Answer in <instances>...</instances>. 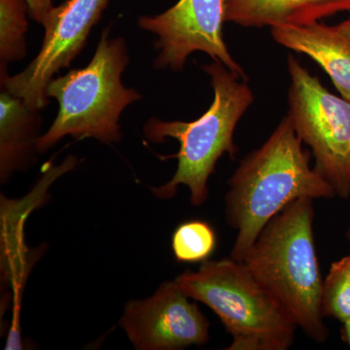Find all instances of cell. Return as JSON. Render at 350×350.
Masks as SVG:
<instances>
[{
	"label": "cell",
	"mask_w": 350,
	"mask_h": 350,
	"mask_svg": "<svg viewBox=\"0 0 350 350\" xmlns=\"http://www.w3.org/2000/svg\"><path fill=\"white\" fill-rule=\"evenodd\" d=\"M109 0H66L43 23L45 29L38 56L22 72L9 77L1 70V85L34 110L48 103L47 88L55 75L68 68L84 47L90 32Z\"/></svg>",
	"instance_id": "cell-7"
},
{
	"label": "cell",
	"mask_w": 350,
	"mask_h": 350,
	"mask_svg": "<svg viewBox=\"0 0 350 350\" xmlns=\"http://www.w3.org/2000/svg\"><path fill=\"white\" fill-rule=\"evenodd\" d=\"M41 119L38 110L4 90L0 94V179L29 167L38 152Z\"/></svg>",
	"instance_id": "cell-12"
},
{
	"label": "cell",
	"mask_w": 350,
	"mask_h": 350,
	"mask_svg": "<svg viewBox=\"0 0 350 350\" xmlns=\"http://www.w3.org/2000/svg\"><path fill=\"white\" fill-rule=\"evenodd\" d=\"M177 282L192 300L208 306L232 336L227 350H287L296 322L275 295L232 258L202 262Z\"/></svg>",
	"instance_id": "cell-5"
},
{
	"label": "cell",
	"mask_w": 350,
	"mask_h": 350,
	"mask_svg": "<svg viewBox=\"0 0 350 350\" xmlns=\"http://www.w3.org/2000/svg\"><path fill=\"white\" fill-rule=\"evenodd\" d=\"M217 244L215 232L208 223L188 221L177 227L172 239L177 262H204L213 255Z\"/></svg>",
	"instance_id": "cell-14"
},
{
	"label": "cell",
	"mask_w": 350,
	"mask_h": 350,
	"mask_svg": "<svg viewBox=\"0 0 350 350\" xmlns=\"http://www.w3.org/2000/svg\"><path fill=\"white\" fill-rule=\"evenodd\" d=\"M176 278L126 303L120 325L137 350H180L209 340V322Z\"/></svg>",
	"instance_id": "cell-9"
},
{
	"label": "cell",
	"mask_w": 350,
	"mask_h": 350,
	"mask_svg": "<svg viewBox=\"0 0 350 350\" xmlns=\"http://www.w3.org/2000/svg\"><path fill=\"white\" fill-rule=\"evenodd\" d=\"M128 64L125 41L110 39L108 27L87 66L54 78L48 85L47 96L56 98L59 112L49 130L39 137L38 153H45L68 135L76 139L96 138L107 144L119 142L122 112L142 98L122 83Z\"/></svg>",
	"instance_id": "cell-4"
},
{
	"label": "cell",
	"mask_w": 350,
	"mask_h": 350,
	"mask_svg": "<svg viewBox=\"0 0 350 350\" xmlns=\"http://www.w3.org/2000/svg\"><path fill=\"white\" fill-rule=\"evenodd\" d=\"M273 39L303 53L321 66L342 94L350 101V41L338 31L319 22L271 27Z\"/></svg>",
	"instance_id": "cell-10"
},
{
	"label": "cell",
	"mask_w": 350,
	"mask_h": 350,
	"mask_svg": "<svg viewBox=\"0 0 350 350\" xmlns=\"http://www.w3.org/2000/svg\"><path fill=\"white\" fill-rule=\"evenodd\" d=\"M25 0H0V59L1 69L25 56V34L29 29Z\"/></svg>",
	"instance_id": "cell-13"
},
{
	"label": "cell",
	"mask_w": 350,
	"mask_h": 350,
	"mask_svg": "<svg viewBox=\"0 0 350 350\" xmlns=\"http://www.w3.org/2000/svg\"><path fill=\"white\" fill-rule=\"evenodd\" d=\"M321 312L342 323L350 319V255L331 265L322 285Z\"/></svg>",
	"instance_id": "cell-15"
},
{
	"label": "cell",
	"mask_w": 350,
	"mask_h": 350,
	"mask_svg": "<svg viewBox=\"0 0 350 350\" xmlns=\"http://www.w3.org/2000/svg\"><path fill=\"white\" fill-rule=\"evenodd\" d=\"M225 14L226 0H178L160 15L140 18L138 25L158 36L157 68L180 70L189 55L200 51L246 81L247 76L232 59L223 38Z\"/></svg>",
	"instance_id": "cell-8"
},
{
	"label": "cell",
	"mask_w": 350,
	"mask_h": 350,
	"mask_svg": "<svg viewBox=\"0 0 350 350\" xmlns=\"http://www.w3.org/2000/svg\"><path fill=\"white\" fill-rule=\"evenodd\" d=\"M342 324H344L342 331V338H344L345 344L349 345L350 349V319L344 322Z\"/></svg>",
	"instance_id": "cell-18"
},
{
	"label": "cell",
	"mask_w": 350,
	"mask_h": 350,
	"mask_svg": "<svg viewBox=\"0 0 350 350\" xmlns=\"http://www.w3.org/2000/svg\"><path fill=\"white\" fill-rule=\"evenodd\" d=\"M350 11V0H226V22L244 27H282L319 22Z\"/></svg>",
	"instance_id": "cell-11"
},
{
	"label": "cell",
	"mask_w": 350,
	"mask_h": 350,
	"mask_svg": "<svg viewBox=\"0 0 350 350\" xmlns=\"http://www.w3.org/2000/svg\"><path fill=\"white\" fill-rule=\"evenodd\" d=\"M289 115L271 137L245 157L229 180L225 196L227 223L237 232L231 258L241 262L260 232L275 216L301 198L333 199L336 192L319 170Z\"/></svg>",
	"instance_id": "cell-1"
},
{
	"label": "cell",
	"mask_w": 350,
	"mask_h": 350,
	"mask_svg": "<svg viewBox=\"0 0 350 350\" xmlns=\"http://www.w3.org/2000/svg\"><path fill=\"white\" fill-rule=\"evenodd\" d=\"M338 31L345 36V38L350 41V17L349 19L345 20L344 22L336 25Z\"/></svg>",
	"instance_id": "cell-17"
},
{
	"label": "cell",
	"mask_w": 350,
	"mask_h": 350,
	"mask_svg": "<svg viewBox=\"0 0 350 350\" xmlns=\"http://www.w3.org/2000/svg\"><path fill=\"white\" fill-rule=\"evenodd\" d=\"M289 116L297 135L312 149L315 169L342 199L350 198V101L331 94L293 57Z\"/></svg>",
	"instance_id": "cell-6"
},
{
	"label": "cell",
	"mask_w": 350,
	"mask_h": 350,
	"mask_svg": "<svg viewBox=\"0 0 350 350\" xmlns=\"http://www.w3.org/2000/svg\"><path fill=\"white\" fill-rule=\"evenodd\" d=\"M347 241H349V243H350V228H349V230H347Z\"/></svg>",
	"instance_id": "cell-19"
},
{
	"label": "cell",
	"mask_w": 350,
	"mask_h": 350,
	"mask_svg": "<svg viewBox=\"0 0 350 350\" xmlns=\"http://www.w3.org/2000/svg\"><path fill=\"white\" fill-rule=\"evenodd\" d=\"M202 69L211 76L214 98L211 107L193 122H165L151 118L145 124L144 135L154 144L172 137L180 144L177 170L174 177L160 187L152 188L156 198L170 200L179 186H187L191 202L200 206L208 198V179L216 163L224 154L234 158L238 147L234 142L237 124L254 100L245 80L232 72L220 61L204 64Z\"/></svg>",
	"instance_id": "cell-3"
},
{
	"label": "cell",
	"mask_w": 350,
	"mask_h": 350,
	"mask_svg": "<svg viewBox=\"0 0 350 350\" xmlns=\"http://www.w3.org/2000/svg\"><path fill=\"white\" fill-rule=\"evenodd\" d=\"M32 19L43 25L51 11L55 8L53 0H25Z\"/></svg>",
	"instance_id": "cell-16"
},
{
	"label": "cell",
	"mask_w": 350,
	"mask_h": 350,
	"mask_svg": "<svg viewBox=\"0 0 350 350\" xmlns=\"http://www.w3.org/2000/svg\"><path fill=\"white\" fill-rule=\"evenodd\" d=\"M313 200L291 202L265 226L241 262L314 342H325L321 312L323 278L313 237Z\"/></svg>",
	"instance_id": "cell-2"
}]
</instances>
